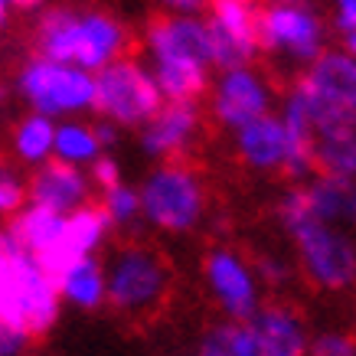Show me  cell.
<instances>
[{"instance_id":"6da1fadb","label":"cell","mask_w":356,"mask_h":356,"mask_svg":"<svg viewBox=\"0 0 356 356\" xmlns=\"http://www.w3.org/2000/svg\"><path fill=\"white\" fill-rule=\"evenodd\" d=\"M140 43L163 102H200L209 92L213 53L200 13H161L147 20Z\"/></svg>"},{"instance_id":"7a4b0ae2","label":"cell","mask_w":356,"mask_h":356,"mask_svg":"<svg viewBox=\"0 0 356 356\" xmlns=\"http://www.w3.org/2000/svg\"><path fill=\"white\" fill-rule=\"evenodd\" d=\"M33 43H36V56L76 65L95 76L98 69L128 56L131 30L111 10L56 3L40 13L33 26Z\"/></svg>"},{"instance_id":"3957f363","label":"cell","mask_w":356,"mask_h":356,"mask_svg":"<svg viewBox=\"0 0 356 356\" xmlns=\"http://www.w3.org/2000/svg\"><path fill=\"white\" fill-rule=\"evenodd\" d=\"M281 232L291 238L298 268L317 291H350L356 284V236L353 229L327 226L307 213L301 184L284 190L275 206Z\"/></svg>"},{"instance_id":"277c9868","label":"cell","mask_w":356,"mask_h":356,"mask_svg":"<svg viewBox=\"0 0 356 356\" xmlns=\"http://www.w3.org/2000/svg\"><path fill=\"white\" fill-rule=\"evenodd\" d=\"M63 298L56 278L13 236L0 232V324L20 330L26 340L49 334L59 321Z\"/></svg>"},{"instance_id":"5b68a950","label":"cell","mask_w":356,"mask_h":356,"mask_svg":"<svg viewBox=\"0 0 356 356\" xmlns=\"http://www.w3.org/2000/svg\"><path fill=\"white\" fill-rule=\"evenodd\" d=\"M311 124L314 138L334 128H356V59L324 49L291 82L281 102Z\"/></svg>"},{"instance_id":"8992f818","label":"cell","mask_w":356,"mask_h":356,"mask_svg":"<svg viewBox=\"0 0 356 356\" xmlns=\"http://www.w3.org/2000/svg\"><path fill=\"white\" fill-rule=\"evenodd\" d=\"M140 222H147L167 236L193 232L206 216V184L203 177L184 161H161L138 186Z\"/></svg>"},{"instance_id":"52a82bcc","label":"cell","mask_w":356,"mask_h":356,"mask_svg":"<svg viewBox=\"0 0 356 356\" xmlns=\"http://www.w3.org/2000/svg\"><path fill=\"white\" fill-rule=\"evenodd\" d=\"M173 275L163 255L151 245H121L105 265V304L121 317H151L167 304Z\"/></svg>"},{"instance_id":"ba28073f","label":"cell","mask_w":356,"mask_h":356,"mask_svg":"<svg viewBox=\"0 0 356 356\" xmlns=\"http://www.w3.org/2000/svg\"><path fill=\"white\" fill-rule=\"evenodd\" d=\"M330 26L314 0H259V53L288 65H311L330 49Z\"/></svg>"},{"instance_id":"9c48e42d","label":"cell","mask_w":356,"mask_h":356,"mask_svg":"<svg viewBox=\"0 0 356 356\" xmlns=\"http://www.w3.org/2000/svg\"><path fill=\"white\" fill-rule=\"evenodd\" d=\"M17 92L36 115L53 121L82 118L95 105V76L46 56H33L17 72Z\"/></svg>"},{"instance_id":"30bf717a","label":"cell","mask_w":356,"mask_h":356,"mask_svg":"<svg viewBox=\"0 0 356 356\" xmlns=\"http://www.w3.org/2000/svg\"><path fill=\"white\" fill-rule=\"evenodd\" d=\"M163 105V95L154 82L151 65L134 56H121L95 72V105L98 118L115 128H140Z\"/></svg>"},{"instance_id":"8fae6325","label":"cell","mask_w":356,"mask_h":356,"mask_svg":"<svg viewBox=\"0 0 356 356\" xmlns=\"http://www.w3.org/2000/svg\"><path fill=\"white\" fill-rule=\"evenodd\" d=\"M203 284L206 294L216 301L226 321H248L265 304V288L252 261L229 245H213L203 255Z\"/></svg>"},{"instance_id":"7c38bea8","label":"cell","mask_w":356,"mask_h":356,"mask_svg":"<svg viewBox=\"0 0 356 356\" xmlns=\"http://www.w3.org/2000/svg\"><path fill=\"white\" fill-rule=\"evenodd\" d=\"M206 30L213 69L252 65L259 56V0H209L206 3Z\"/></svg>"},{"instance_id":"4fadbf2b","label":"cell","mask_w":356,"mask_h":356,"mask_svg":"<svg viewBox=\"0 0 356 356\" xmlns=\"http://www.w3.org/2000/svg\"><path fill=\"white\" fill-rule=\"evenodd\" d=\"M209 108L222 128L238 131L275 111V88L255 65L222 69L209 92Z\"/></svg>"},{"instance_id":"5bb4252c","label":"cell","mask_w":356,"mask_h":356,"mask_svg":"<svg viewBox=\"0 0 356 356\" xmlns=\"http://www.w3.org/2000/svg\"><path fill=\"white\" fill-rule=\"evenodd\" d=\"M203 115L196 102H163L154 118L138 128L140 151L154 161H180L200 138Z\"/></svg>"},{"instance_id":"9a60e30c","label":"cell","mask_w":356,"mask_h":356,"mask_svg":"<svg viewBox=\"0 0 356 356\" xmlns=\"http://www.w3.org/2000/svg\"><path fill=\"white\" fill-rule=\"evenodd\" d=\"M92 184H88L86 167H72L63 161H46L33 167L30 184H26V203L69 216L82 206L92 203Z\"/></svg>"},{"instance_id":"2e32d148","label":"cell","mask_w":356,"mask_h":356,"mask_svg":"<svg viewBox=\"0 0 356 356\" xmlns=\"http://www.w3.org/2000/svg\"><path fill=\"white\" fill-rule=\"evenodd\" d=\"M255 356H307L311 330L304 317L284 301H265L248 317Z\"/></svg>"},{"instance_id":"e0dca14e","label":"cell","mask_w":356,"mask_h":356,"mask_svg":"<svg viewBox=\"0 0 356 356\" xmlns=\"http://www.w3.org/2000/svg\"><path fill=\"white\" fill-rule=\"evenodd\" d=\"M232 147L252 173H281L288 161V128L278 111L232 131Z\"/></svg>"},{"instance_id":"ac0fdd59","label":"cell","mask_w":356,"mask_h":356,"mask_svg":"<svg viewBox=\"0 0 356 356\" xmlns=\"http://www.w3.org/2000/svg\"><path fill=\"white\" fill-rule=\"evenodd\" d=\"M108 232H111V226L105 222V216H102V209H98L95 203L69 213L63 222V236L56 242L53 255L43 261V268L49 271V275H56V271L65 268L69 261L86 259V255H98V248L105 245Z\"/></svg>"},{"instance_id":"d6986e66","label":"cell","mask_w":356,"mask_h":356,"mask_svg":"<svg viewBox=\"0 0 356 356\" xmlns=\"http://www.w3.org/2000/svg\"><path fill=\"white\" fill-rule=\"evenodd\" d=\"M301 193H304V203H307V213L317 222L356 229V180L314 173L311 180L301 184Z\"/></svg>"},{"instance_id":"ffe728a7","label":"cell","mask_w":356,"mask_h":356,"mask_svg":"<svg viewBox=\"0 0 356 356\" xmlns=\"http://www.w3.org/2000/svg\"><path fill=\"white\" fill-rule=\"evenodd\" d=\"M53 278L63 304L76 307V311H98V307H105V261L98 255H86V259L69 261L65 268L56 271Z\"/></svg>"},{"instance_id":"44dd1931","label":"cell","mask_w":356,"mask_h":356,"mask_svg":"<svg viewBox=\"0 0 356 356\" xmlns=\"http://www.w3.org/2000/svg\"><path fill=\"white\" fill-rule=\"evenodd\" d=\"M63 222H65V216H59V213H49V209H40V206L26 203L20 213L10 216L7 232L13 236L17 245L26 248L33 259L43 265V261L53 255L59 236H63Z\"/></svg>"},{"instance_id":"7402d4cb","label":"cell","mask_w":356,"mask_h":356,"mask_svg":"<svg viewBox=\"0 0 356 356\" xmlns=\"http://www.w3.org/2000/svg\"><path fill=\"white\" fill-rule=\"evenodd\" d=\"M314 167L327 177L356 180V128H334L314 138Z\"/></svg>"},{"instance_id":"603a6c76","label":"cell","mask_w":356,"mask_h":356,"mask_svg":"<svg viewBox=\"0 0 356 356\" xmlns=\"http://www.w3.org/2000/svg\"><path fill=\"white\" fill-rule=\"evenodd\" d=\"M102 144H98L95 124L86 118H63L56 121V140H53V161L72 163V167H88V163L102 157Z\"/></svg>"},{"instance_id":"cb8c5ba5","label":"cell","mask_w":356,"mask_h":356,"mask_svg":"<svg viewBox=\"0 0 356 356\" xmlns=\"http://www.w3.org/2000/svg\"><path fill=\"white\" fill-rule=\"evenodd\" d=\"M53 140L56 121L46 115H36V111H26L13 128V154L26 167H40V163L53 161Z\"/></svg>"},{"instance_id":"d4e9b609","label":"cell","mask_w":356,"mask_h":356,"mask_svg":"<svg viewBox=\"0 0 356 356\" xmlns=\"http://www.w3.org/2000/svg\"><path fill=\"white\" fill-rule=\"evenodd\" d=\"M193 356H255L248 321H226L222 317L219 324H209L196 340Z\"/></svg>"},{"instance_id":"484cf974","label":"cell","mask_w":356,"mask_h":356,"mask_svg":"<svg viewBox=\"0 0 356 356\" xmlns=\"http://www.w3.org/2000/svg\"><path fill=\"white\" fill-rule=\"evenodd\" d=\"M98 209H102V216L108 222L111 229H128L134 226L140 219V196H138V186L131 184H115L108 190H102L98 193Z\"/></svg>"},{"instance_id":"4316f807","label":"cell","mask_w":356,"mask_h":356,"mask_svg":"<svg viewBox=\"0 0 356 356\" xmlns=\"http://www.w3.org/2000/svg\"><path fill=\"white\" fill-rule=\"evenodd\" d=\"M307 356H356V337L346 330H321L311 334Z\"/></svg>"},{"instance_id":"83f0119b","label":"cell","mask_w":356,"mask_h":356,"mask_svg":"<svg viewBox=\"0 0 356 356\" xmlns=\"http://www.w3.org/2000/svg\"><path fill=\"white\" fill-rule=\"evenodd\" d=\"M252 268L259 275L261 288H268V291H281L291 281V265L281 259V255H259V259L252 261Z\"/></svg>"},{"instance_id":"f1b7e54d","label":"cell","mask_w":356,"mask_h":356,"mask_svg":"<svg viewBox=\"0 0 356 356\" xmlns=\"http://www.w3.org/2000/svg\"><path fill=\"white\" fill-rule=\"evenodd\" d=\"M26 206V184L7 167H0V216H13Z\"/></svg>"},{"instance_id":"f546056e","label":"cell","mask_w":356,"mask_h":356,"mask_svg":"<svg viewBox=\"0 0 356 356\" xmlns=\"http://www.w3.org/2000/svg\"><path fill=\"white\" fill-rule=\"evenodd\" d=\"M86 173H88L92 190H98V193L124 180V177H121V163L115 161V154H102V157H95V161L86 167Z\"/></svg>"},{"instance_id":"4dcf8cb0","label":"cell","mask_w":356,"mask_h":356,"mask_svg":"<svg viewBox=\"0 0 356 356\" xmlns=\"http://www.w3.org/2000/svg\"><path fill=\"white\" fill-rule=\"evenodd\" d=\"M330 3V23L337 33L356 30V0H327Z\"/></svg>"},{"instance_id":"1f68e13d","label":"cell","mask_w":356,"mask_h":356,"mask_svg":"<svg viewBox=\"0 0 356 356\" xmlns=\"http://www.w3.org/2000/svg\"><path fill=\"white\" fill-rule=\"evenodd\" d=\"M26 337L20 334V330H13V327L0 324V356H23V350H26Z\"/></svg>"},{"instance_id":"d6a6232c","label":"cell","mask_w":356,"mask_h":356,"mask_svg":"<svg viewBox=\"0 0 356 356\" xmlns=\"http://www.w3.org/2000/svg\"><path fill=\"white\" fill-rule=\"evenodd\" d=\"M161 3L167 13H203L209 0H154Z\"/></svg>"},{"instance_id":"836d02e7","label":"cell","mask_w":356,"mask_h":356,"mask_svg":"<svg viewBox=\"0 0 356 356\" xmlns=\"http://www.w3.org/2000/svg\"><path fill=\"white\" fill-rule=\"evenodd\" d=\"M95 134H98V144H102V151L111 154V147L118 144L121 128H115V124H111V121H105V118H98V121H95Z\"/></svg>"},{"instance_id":"e575fe53","label":"cell","mask_w":356,"mask_h":356,"mask_svg":"<svg viewBox=\"0 0 356 356\" xmlns=\"http://www.w3.org/2000/svg\"><path fill=\"white\" fill-rule=\"evenodd\" d=\"M337 36H340V46H337V49H340V53H346V56H353V59H356V30L337 33Z\"/></svg>"},{"instance_id":"d590c367","label":"cell","mask_w":356,"mask_h":356,"mask_svg":"<svg viewBox=\"0 0 356 356\" xmlns=\"http://www.w3.org/2000/svg\"><path fill=\"white\" fill-rule=\"evenodd\" d=\"M46 0H10V10H36L43 7Z\"/></svg>"},{"instance_id":"8d00e7d4","label":"cell","mask_w":356,"mask_h":356,"mask_svg":"<svg viewBox=\"0 0 356 356\" xmlns=\"http://www.w3.org/2000/svg\"><path fill=\"white\" fill-rule=\"evenodd\" d=\"M7 20H10V10H0V26H7Z\"/></svg>"},{"instance_id":"74e56055","label":"cell","mask_w":356,"mask_h":356,"mask_svg":"<svg viewBox=\"0 0 356 356\" xmlns=\"http://www.w3.org/2000/svg\"><path fill=\"white\" fill-rule=\"evenodd\" d=\"M0 10H10V0H0Z\"/></svg>"},{"instance_id":"f35d334b","label":"cell","mask_w":356,"mask_h":356,"mask_svg":"<svg viewBox=\"0 0 356 356\" xmlns=\"http://www.w3.org/2000/svg\"><path fill=\"white\" fill-rule=\"evenodd\" d=\"M0 102H3V88H0Z\"/></svg>"}]
</instances>
